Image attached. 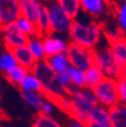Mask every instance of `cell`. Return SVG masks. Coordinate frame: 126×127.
Listing matches in <instances>:
<instances>
[{
  "mask_svg": "<svg viewBox=\"0 0 126 127\" xmlns=\"http://www.w3.org/2000/svg\"><path fill=\"white\" fill-rule=\"evenodd\" d=\"M31 72L38 79L41 86V93L46 99L57 103L59 100L68 96V92L58 79V74L49 66L46 61L36 62Z\"/></svg>",
  "mask_w": 126,
  "mask_h": 127,
  "instance_id": "1",
  "label": "cell"
},
{
  "mask_svg": "<svg viewBox=\"0 0 126 127\" xmlns=\"http://www.w3.org/2000/svg\"><path fill=\"white\" fill-rule=\"evenodd\" d=\"M67 92L72 102L71 112L68 116L75 117L85 124H89L91 110L98 104L93 91L87 88L77 89L72 86Z\"/></svg>",
  "mask_w": 126,
  "mask_h": 127,
  "instance_id": "2",
  "label": "cell"
},
{
  "mask_svg": "<svg viewBox=\"0 0 126 127\" xmlns=\"http://www.w3.org/2000/svg\"><path fill=\"white\" fill-rule=\"evenodd\" d=\"M68 33L71 42L89 50H94L100 42L103 31L98 23L83 22L74 19Z\"/></svg>",
  "mask_w": 126,
  "mask_h": 127,
  "instance_id": "3",
  "label": "cell"
},
{
  "mask_svg": "<svg viewBox=\"0 0 126 127\" xmlns=\"http://www.w3.org/2000/svg\"><path fill=\"white\" fill-rule=\"evenodd\" d=\"M92 91L95 95L98 104L101 106L110 109L120 103L117 93V83L115 79L104 77L103 80Z\"/></svg>",
  "mask_w": 126,
  "mask_h": 127,
  "instance_id": "4",
  "label": "cell"
},
{
  "mask_svg": "<svg viewBox=\"0 0 126 127\" xmlns=\"http://www.w3.org/2000/svg\"><path fill=\"white\" fill-rule=\"evenodd\" d=\"M93 58H94V67L98 68L104 77L117 79L119 78L120 67L117 66L115 60L111 54L109 45L107 47L93 50Z\"/></svg>",
  "mask_w": 126,
  "mask_h": 127,
  "instance_id": "5",
  "label": "cell"
},
{
  "mask_svg": "<svg viewBox=\"0 0 126 127\" xmlns=\"http://www.w3.org/2000/svg\"><path fill=\"white\" fill-rule=\"evenodd\" d=\"M45 5L49 10L51 33H58V34L68 33L74 19H72L57 4L55 0H49L48 4Z\"/></svg>",
  "mask_w": 126,
  "mask_h": 127,
  "instance_id": "6",
  "label": "cell"
},
{
  "mask_svg": "<svg viewBox=\"0 0 126 127\" xmlns=\"http://www.w3.org/2000/svg\"><path fill=\"white\" fill-rule=\"evenodd\" d=\"M66 55L70 61V65L76 69L86 72L94 67L93 50L70 42Z\"/></svg>",
  "mask_w": 126,
  "mask_h": 127,
  "instance_id": "7",
  "label": "cell"
},
{
  "mask_svg": "<svg viewBox=\"0 0 126 127\" xmlns=\"http://www.w3.org/2000/svg\"><path fill=\"white\" fill-rule=\"evenodd\" d=\"M18 0H0V27L15 23L20 16Z\"/></svg>",
  "mask_w": 126,
  "mask_h": 127,
  "instance_id": "8",
  "label": "cell"
},
{
  "mask_svg": "<svg viewBox=\"0 0 126 127\" xmlns=\"http://www.w3.org/2000/svg\"><path fill=\"white\" fill-rule=\"evenodd\" d=\"M2 29V36L7 50H13L15 47L25 45L28 37L23 34L15 23L8 24Z\"/></svg>",
  "mask_w": 126,
  "mask_h": 127,
  "instance_id": "9",
  "label": "cell"
},
{
  "mask_svg": "<svg viewBox=\"0 0 126 127\" xmlns=\"http://www.w3.org/2000/svg\"><path fill=\"white\" fill-rule=\"evenodd\" d=\"M42 45L46 59L57 54L66 53L69 46V42L61 36L49 34L42 37Z\"/></svg>",
  "mask_w": 126,
  "mask_h": 127,
  "instance_id": "10",
  "label": "cell"
},
{
  "mask_svg": "<svg viewBox=\"0 0 126 127\" xmlns=\"http://www.w3.org/2000/svg\"><path fill=\"white\" fill-rule=\"evenodd\" d=\"M18 4L21 16L35 23L41 6L40 0H18Z\"/></svg>",
  "mask_w": 126,
  "mask_h": 127,
  "instance_id": "11",
  "label": "cell"
},
{
  "mask_svg": "<svg viewBox=\"0 0 126 127\" xmlns=\"http://www.w3.org/2000/svg\"><path fill=\"white\" fill-rule=\"evenodd\" d=\"M11 52H12L15 60H16L18 66H21L28 71L32 70V68L36 64V61L33 58V56L31 55V53L29 52L26 44L15 47V49L11 50Z\"/></svg>",
  "mask_w": 126,
  "mask_h": 127,
  "instance_id": "12",
  "label": "cell"
},
{
  "mask_svg": "<svg viewBox=\"0 0 126 127\" xmlns=\"http://www.w3.org/2000/svg\"><path fill=\"white\" fill-rule=\"evenodd\" d=\"M111 54L118 67H122L126 64V38L123 36L120 39L109 43Z\"/></svg>",
  "mask_w": 126,
  "mask_h": 127,
  "instance_id": "13",
  "label": "cell"
},
{
  "mask_svg": "<svg viewBox=\"0 0 126 127\" xmlns=\"http://www.w3.org/2000/svg\"><path fill=\"white\" fill-rule=\"evenodd\" d=\"M21 98L23 101L35 112L38 114L40 113V110L42 107L43 102L45 101V96L41 92H26V91H20Z\"/></svg>",
  "mask_w": 126,
  "mask_h": 127,
  "instance_id": "14",
  "label": "cell"
},
{
  "mask_svg": "<svg viewBox=\"0 0 126 127\" xmlns=\"http://www.w3.org/2000/svg\"><path fill=\"white\" fill-rule=\"evenodd\" d=\"M35 26L37 29V33L39 36L43 37L45 35L51 34V25H50V16L49 10L44 3H41L38 17L35 21Z\"/></svg>",
  "mask_w": 126,
  "mask_h": 127,
  "instance_id": "15",
  "label": "cell"
},
{
  "mask_svg": "<svg viewBox=\"0 0 126 127\" xmlns=\"http://www.w3.org/2000/svg\"><path fill=\"white\" fill-rule=\"evenodd\" d=\"M110 127H126V108L119 103L109 109Z\"/></svg>",
  "mask_w": 126,
  "mask_h": 127,
  "instance_id": "16",
  "label": "cell"
},
{
  "mask_svg": "<svg viewBox=\"0 0 126 127\" xmlns=\"http://www.w3.org/2000/svg\"><path fill=\"white\" fill-rule=\"evenodd\" d=\"M81 9L92 16H99L106 10V0H80Z\"/></svg>",
  "mask_w": 126,
  "mask_h": 127,
  "instance_id": "17",
  "label": "cell"
},
{
  "mask_svg": "<svg viewBox=\"0 0 126 127\" xmlns=\"http://www.w3.org/2000/svg\"><path fill=\"white\" fill-rule=\"evenodd\" d=\"M90 122L105 126H110L109 109L99 104L94 106L90 112Z\"/></svg>",
  "mask_w": 126,
  "mask_h": 127,
  "instance_id": "18",
  "label": "cell"
},
{
  "mask_svg": "<svg viewBox=\"0 0 126 127\" xmlns=\"http://www.w3.org/2000/svg\"><path fill=\"white\" fill-rule=\"evenodd\" d=\"M26 46L28 47L29 52L33 56L36 62L44 61L45 60V55L43 51V45H42V37L39 36L38 34L30 36L27 39Z\"/></svg>",
  "mask_w": 126,
  "mask_h": 127,
  "instance_id": "19",
  "label": "cell"
},
{
  "mask_svg": "<svg viewBox=\"0 0 126 127\" xmlns=\"http://www.w3.org/2000/svg\"><path fill=\"white\" fill-rule=\"evenodd\" d=\"M45 61H46V63L49 64V66L57 74L62 73V72H66L71 67L70 61H69L66 53L54 55V56H52L50 58H46Z\"/></svg>",
  "mask_w": 126,
  "mask_h": 127,
  "instance_id": "20",
  "label": "cell"
},
{
  "mask_svg": "<svg viewBox=\"0 0 126 127\" xmlns=\"http://www.w3.org/2000/svg\"><path fill=\"white\" fill-rule=\"evenodd\" d=\"M55 1L72 19H75L81 11L80 0H55Z\"/></svg>",
  "mask_w": 126,
  "mask_h": 127,
  "instance_id": "21",
  "label": "cell"
},
{
  "mask_svg": "<svg viewBox=\"0 0 126 127\" xmlns=\"http://www.w3.org/2000/svg\"><path fill=\"white\" fill-rule=\"evenodd\" d=\"M103 78L104 75L98 68L92 67L85 72V88L93 90L103 80Z\"/></svg>",
  "mask_w": 126,
  "mask_h": 127,
  "instance_id": "22",
  "label": "cell"
},
{
  "mask_svg": "<svg viewBox=\"0 0 126 127\" xmlns=\"http://www.w3.org/2000/svg\"><path fill=\"white\" fill-rule=\"evenodd\" d=\"M20 91L26 92H41V86L38 79L33 75V73L29 71L28 74L24 77V79L19 84Z\"/></svg>",
  "mask_w": 126,
  "mask_h": 127,
  "instance_id": "23",
  "label": "cell"
},
{
  "mask_svg": "<svg viewBox=\"0 0 126 127\" xmlns=\"http://www.w3.org/2000/svg\"><path fill=\"white\" fill-rule=\"evenodd\" d=\"M28 72L29 71L26 70L25 68H23L21 66H16L15 68H13L12 70H10L9 72H7L5 74V78L9 83H11L15 86H19V84L24 79V77L28 74Z\"/></svg>",
  "mask_w": 126,
  "mask_h": 127,
  "instance_id": "24",
  "label": "cell"
},
{
  "mask_svg": "<svg viewBox=\"0 0 126 127\" xmlns=\"http://www.w3.org/2000/svg\"><path fill=\"white\" fill-rule=\"evenodd\" d=\"M15 24L17 25V27L20 29L21 32L23 34H25L27 37L38 34L35 23L32 22V21H30L29 19H27V18H25L23 16H21V15L17 18V20L15 21Z\"/></svg>",
  "mask_w": 126,
  "mask_h": 127,
  "instance_id": "25",
  "label": "cell"
},
{
  "mask_svg": "<svg viewBox=\"0 0 126 127\" xmlns=\"http://www.w3.org/2000/svg\"><path fill=\"white\" fill-rule=\"evenodd\" d=\"M31 127H64L54 117L43 114H36L31 123Z\"/></svg>",
  "mask_w": 126,
  "mask_h": 127,
  "instance_id": "26",
  "label": "cell"
},
{
  "mask_svg": "<svg viewBox=\"0 0 126 127\" xmlns=\"http://www.w3.org/2000/svg\"><path fill=\"white\" fill-rule=\"evenodd\" d=\"M16 66H18L17 62L10 50H7L2 54H0V71L1 72L6 74Z\"/></svg>",
  "mask_w": 126,
  "mask_h": 127,
  "instance_id": "27",
  "label": "cell"
},
{
  "mask_svg": "<svg viewBox=\"0 0 126 127\" xmlns=\"http://www.w3.org/2000/svg\"><path fill=\"white\" fill-rule=\"evenodd\" d=\"M68 73L70 75L73 87H75L77 89L85 88V72L71 66L68 69Z\"/></svg>",
  "mask_w": 126,
  "mask_h": 127,
  "instance_id": "28",
  "label": "cell"
},
{
  "mask_svg": "<svg viewBox=\"0 0 126 127\" xmlns=\"http://www.w3.org/2000/svg\"><path fill=\"white\" fill-rule=\"evenodd\" d=\"M117 20L121 31L126 33V4L124 2L121 3L117 8Z\"/></svg>",
  "mask_w": 126,
  "mask_h": 127,
  "instance_id": "29",
  "label": "cell"
},
{
  "mask_svg": "<svg viewBox=\"0 0 126 127\" xmlns=\"http://www.w3.org/2000/svg\"><path fill=\"white\" fill-rule=\"evenodd\" d=\"M104 34H105L109 43L116 41V40L120 39L121 37H123V32L119 28V26L118 27H109V28H107L106 30H104Z\"/></svg>",
  "mask_w": 126,
  "mask_h": 127,
  "instance_id": "30",
  "label": "cell"
},
{
  "mask_svg": "<svg viewBox=\"0 0 126 127\" xmlns=\"http://www.w3.org/2000/svg\"><path fill=\"white\" fill-rule=\"evenodd\" d=\"M117 93H118V98L119 102L121 104L126 103V80L124 79H117Z\"/></svg>",
  "mask_w": 126,
  "mask_h": 127,
  "instance_id": "31",
  "label": "cell"
},
{
  "mask_svg": "<svg viewBox=\"0 0 126 127\" xmlns=\"http://www.w3.org/2000/svg\"><path fill=\"white\" fill-rule=\"evenodd\" d=\"M56 106H58L63 112H65L67 115L70 114L71 112V107H72V102L69 96H66L64 98H62L61 100H59L57 103H55Z\"/></svg>",
  "mask_w": 126,
  "mask_h": 127,
  "instance_id": "32",
  "label": "cell"
},
{
  "mask_svg": "<svg viewBox=\"0 0 126 127\" xmlns=\"http://www.w3.org/2000/svg\"><path fill=\"white\" fill-rule=\"evenodd\" d=\"M58 79L60 83L62 84L63 87H65L67 90L69 88L72 87V82H71V78H70V75L68 73V71L66 72H62V73H59L58 74Z\"/></svg>",
  "mask_w": 126,
  "mask_h": 127,
  "instance_id": "33",
  "label": "cell"
},
{
  "mask_svg": "<svg viewBox=\"0 0 126 127\" xmlns=\"http://www.w3.org/2000/svg\"><path fill=\"white\" fill-rule=\"evenodd\" d=\"M55 106L56 104L49 100V99H45V101L43 102L42 104V107H41V110H40V114H43V115H49L51 116L52 113L54 112V110H55ZM39 114V113H38Z\"/></svg>",
  "mask_w": 126,
  "mask_h": 127,
  "instance_id": "34",
  "label": "cell"
},
{
  "mask_svg": "<svg viewBox=\"0 0 126 127\" xmlns=\"http://www.w3.org/2000/svg\"><path fill=\"white\" fill-rule=\"evenodd\" d=\"M64 127H88V124H85L81 122L80 120L76 119L75 117L69 116V118L66 121V124Z\"/></svg>",
  "mask_w": 126,
  "mask_h": 127,
  "instance_id": "35",
  "label": "cell"
},
{
  "mask_svg": "<svg viewBox=\"0 0 126 127\" xmlns=\"http://www.w3.org/2000/svg\"><path fill=\"white\" fill-rule=\"evenodd\" d=\"M118 79H124L126 80V64L123 65L120 68V72H119V78Z\"/></svg>",
  "mask_w": 126,
  "mask_h": 127,
  "instance_id": "36",
  "label": "cell"
},
{
  "mask_svg": "<svg viewBox=\"0 0 126 127\" xmlns=\"http://www.w3.org/2000/svg\"><path fill=\"white\" fill-rule=\"evenodd\" d=\"M88 127H110V126H105V125H100V124H96V123L90 122L88 124Z\"/></svg>",
  "mask_w": 126,
  "mask_h": 127,
  "instance_id": "37",
  "label": "cell"
},
{
  "mask_svg": "<svg viewBox=\"0 0 126 127\" xmlns=\"http://www.w3.org/2000/svg\"><path fill=\"white\" fill-rule=\"evenodd\" d=\"M3 116H4V114H3V112L1 110H0V121L2 120V118H3Z\"/></svg>",
  "mask_w": 126,
  "mask_h": 127,
  "instance_id": "38",
  "label": "cell"
},
{
  "mask_svg": "<svg viewBox=\"0 0 126 127\" xmlns=\"http://www.w3.org/2000/svg\"><path fill=\"white\" fill-rule=\"evenodd\" d=\"M1 92H2V83L0 82V93H1Z\"/></svg>",
  "mask_w": 126,
  "mask_h": 127,
  "instance_id": "39",
  "label": "cell"
},
{
  "mask_svg": "<svg viewBox=\"0 0 126 127\" xmlns=\"http://www.w3.org/2000/svg\"><path fill=\"white\" fill-rule=\"evenodd\" d=\"M123 105H124V106H125V108H126V103H124V104H123Z\"/></svg>",
  "mask_w": 126,
  "mask_h": 127,
  "instance_id": "40",
  "label": "cell"
},
{
  "mask_svg": "<svg viewBox=\"0 0 126 127\" xmlns=\"http://www.w3.org/2000/svg\"><path fill=\"white\" fill-rule=\"evenodd\" d=\"M124 3H125V4H126V0H124Z\"/></svg>",
  "mask_w": 126,
  "mask_h": 127,
  "instance_id": "41",
  "label": "cell"
}]
</instances>
